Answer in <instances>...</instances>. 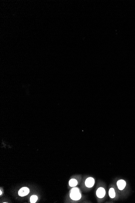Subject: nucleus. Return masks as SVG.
<instances>
[{
    "mask_svg": "<svg viewBox=\"0 0 135 203\" xmlns=\"http://www.w3.org/2000/svg\"><path fill=\"white\" fill-rule=\"evenodd\" d=\"M109 196L111 199H114L116 196V192L115 190L112 187L109 189L108 191Z\"/></svg>",
    "mask_w": 135,
    "mask_h": 203,
    "instance_id": "423d86ee",
    "label": "nucleus"
},
{
    "mask_svg": "<svg viewBox=\"0 0 135 203\" xmlns=\"http://www.w3.org/2000/svg\"><path fill=\"white\" fill-rule=\"evenodd\" d=\"M106 194L105 189L102 187H100L97 190L96 192V196L100 199H102L105 196Z\"/></svg>",
    "mask_w": 135,
    "mask_h": 203,
    "instance_id": "f03ea898",
    "label": "nucleus"
},
{
    "mask_svg": "<svg viewBox=\"0 0 135 203\" xmlns=\"http://www.w3.org/2000/svg\"><path fill=\"white\" fill-rule=\"evenodd\" d=\"M38 199V197L37 196L32 195L30 198V201L31 203H34L36 202Z\"/></svg>",
    "mask_w": 135,
    "mask_h": 203,
    "instance_id": "6e6552de",
    "label": "nucleus"
},
{
    "mask_svg": "<svg viewBox=\"0 0 135 203\" xmlns=\"http://www.w3.org/2000/svg\"><path fill=\"white\" fill-rule=\"evenodd\" d=\"M29 192L30 190L27 187H24L19 190L18 194L21 197H24L27 195L29 193Z\"/></svg>",
    "mask_w": 135,
    "mask_h": 203,
    "instance_id": "20e7f679",
    "label": "nucleus"
},
{
    "mask_svg": "<svg viewBox=\"0 0 135 203\" xmlns=\"http://www.w3.org/2000/svg\"><path fill=\"white\" fill-rule=\"evenodd\" d=\"M78 184L77 180L75 179H71L69 182V184L71 187H75Z\"/></svg>",
    "mask_w": 135,
    "mask_h": 203,
    "instance_id": "0eeeda50",
    "label": "nucleus"
},
{
    "mask_svg": "<svg viewBox=\"0 0 135 203\" xmlns=\"http://www.w3.org/2000/svg\"><path fill=\"white\" fill-rule=\"evenodd\" d=\"M2 191H1V190H0V195H2Z\"/></svg>",
    "mask_w": 135,
    "mask_h": 203,
    "instance_id": "1a4fd4ad",
    "label": "nucleus"
},
{
    "mask_svg": "<svg viewBox=\"0 0 135 203\" xmlns=\"http://www.w3.org/2000/svg\"><path fill=\"white\" fill-rule=\"evenodd\" d=\"M95 184V180L92 177H89L86 180L85 184L88 188H92Z\"/></svg>",
    "mask_w": 135,
    "mask_h": 203,
    "instance_id": "7ed1b4c3",
    "label": "nucleus"
},
{
    "mask_svg": "<svg viewBox=\"0 0 135 203\" xmlns=\"http://www.w3.org/2000/svg\"><path fill=\"white\" fill-rule=\"evenodd\" d=\"M118 188L120 190H122L124 189L126 185V182L124 180H120L118 181L116 183Z\"/></svg>",
    "mask_w": 135,
    "mask_h": 203,
    "instance_id": "39448f33",
    "label": "nucleus"
},
{
    "mask_svg": "<svg viewBox=\"0 0 135 203\" xmlns=\"http://www.w3.org/2000/svg\"><path fill=\"white\" fill-rule=\"evenodd\" d=\"M71 199L74 201L80 199L81 197V195L79 189L76 187H74L72 188L71 190L70 195Z\"/></svg>",
    "mask_w": 135,
    "mask_h": 203,
    "instance_id": "f257e3e1",
    "label": "nucleus"
}]
</instances>
